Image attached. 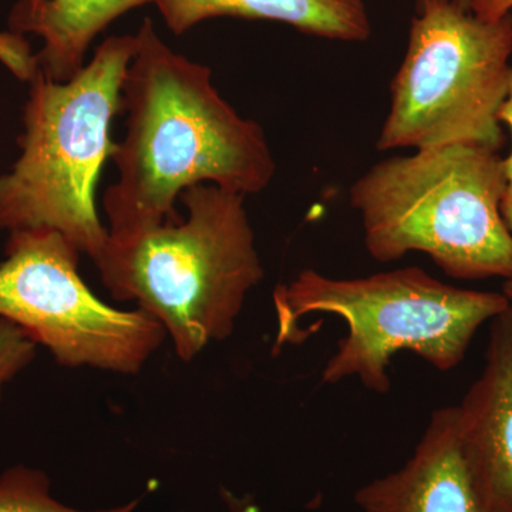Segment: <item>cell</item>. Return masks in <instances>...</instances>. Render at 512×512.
Masks as SVG:
<instances>
[{
  "label": "cell",
  "mask_w": 512,
  "mask_h": 512,
  "mask_svg": "<svg viewBox=\"0 0 512 512\" xmlns=\"http://www.w3.org/2000/svg\"><path fill=\"white\" fill-rule=\"evenodd\" d=\"M136 40L121 86L127 133L111 157L119 178L103 198L114 238L177 221L175 204L194 185L247 197L264 191L276 171L264 128L218 93L210 67L165 45L150 18Z\"/></svg>",
  "instance_id": "1"
},
{
  "label": "cell",
  "mask_w": 512,
  "mask_h": 512,
  "mask_svg": "<svg viewBox=\"0 0 512 512\" xmlns=\"http://www.w3.org/2000/svg\"><path fill=\"white\" fill-rule=\"evenodd\" d=\"M187 215L124 238H107L93 259L116 301L136 302L163 325L185 362L234 332L265 269L245 195L214 184L180 195Z\"/></svg>",
  "instance_id": "2"
},
{
  "label": "cell",
  "mask_w": 512,
  "mask_h": 512,
  "mask_svg": "<svg viewBox=\"0 0 512 512\" xmlns=\"http://www.w3.org/2000/svg\"><path fill=\"white\" fill-rule=\"evenodd\" d=\"M505 190L500 153L447 144L380 161L350 187L349 200L376 261L424 252L451 278L511 281Z\"/></svg>",
  "instance_id": "3"
},
{
  "label": "cell",
  "mask_w": 512,
  "mask_h": 512,
  "mask_svg": "<svg viewBox=\"0 0 512 512\" xmlns=\"http://www.w3.org/2000/svg\"><path fill=\"white\" fill-rule=\"evenodd\" d=\"M136 35L110 36L69 82L29 80L20 156L0 175V229H52L94 259L109 238L96 210V185L116 151L111 124L136 52Z\"/></svg>",
  "instance_id": "4"
},
{
  "label": "cell",
  "mask_w": 512,
  "mask_h": 512,
  "mask_svg": "<svg viewBox=\"0 0 512 512\" xmlns=\"http://www.w3.org/2000/svg\"><path fill=\"white\" fill-rule=\"evenodd\" d=\"M278 345L292 342L296 322L313 313L339 316L348 335L322 372L336 384L357 377L370 392L392 389L389 369L407 350L436 369L463 362L477 330L510 308L503 292L444 284L417 266L356 279H336L306 269L274 295Z\"/></svg>",
  "instance_id": "5"
},
{
  "label": "cell",
  "mask_w": 512,
  "mask_h": 512,
  "mask_svg": "<svg viewBox=\"0 0 512 512\" xmlns=\"http://www.w3.org/2000/svg\"><path fill=\"white\" fill-rule=\"evenodd\" d=\"M511 55L512 13L484 19L450 3L419 10L377 150L476 144L500 153Z\"/></svg>",
  "instance_id": "6"
},
{
  "label": "cell",
  "mask_w": 512,
  "mask_h": 512,
  "mask_svg": "<svg viewBox=\"0 0 512 512\" xmlns=\"http://www.w3.org/2000/svg\"><path fill=\"white\" fill-rule=\"evenodd\" d=\"M80 252L52 229L9 232L0 262V319L45 346L60 366L137 375L163 345L147 312L100 301L79 272Z\"/></svg>",
  "instance_id": "7"
},
{
  "label": "cell",
  "mask_w": 512,
  "mask_h": 512,
  "mask_svg": "<svg viewBox=\"0 0 512 512\" xmlns=\"http://www.w3.org/2000/svg\"><path fill=\"white\" fill-rule=\"evenodd\" d=\"M363 512H494L471 467L457 407L431 416L413 457L355 494Z\"/></svg>",
  "instance_id": "8"
},
{
  "label": "cell",
  "mask_w": 512,
  "mask_h": 512,
  "mask_svg": "<svg viewBox=\"0 0 512 512\" xmlns=\"http://www.w3.org/2000/svg\"><path fill=\"white\" fill-rule=\"evenodd\" d=\"M458 410L468 460L494 512H512V308L491 320L483 373Z\"/></svg>",
  "instance_id": "9"
},
{
  "label": "cell",
  "mask_w": 512,
  "mask_h": 512,
  "mask_svg": "<svg viewBox=\"0 0 512 512\" xmlns=\"http://www.w3.org/2000/svg\"><path fill=\"white\" fill-rule=\"evenodd\" d=\"M165 25L184 35L212 18L286 23L306 35L365 42L372 33L365 0H154Z\"/></svg>",
  "instance_id": "10"
},
{
  "label": "cell",
  "mask_w": 512,
  "mask_h": 512,
  "mask_svg": "<svg viewBox=\"0 0 512 512\" xmlns=\"http://www.w3.org/2000/svg\"><path fill=\"white\" fill-rule=\"evenodd\" d=\"M154 0H46L36 9L13 6V33H33L43 40L36 69L52 82L72 80L84 67L89 46L114 20Z\"/></svg>",
  "instance_id": "11"
},
{
  "label": "cell",
  "mask_w": 512,
  "mask_h": 512,
  "mask_svg": "<svg viewBox=\"0 0 512 512\" xmlns=\"http://www.w3.org/2000/svg\"><path fill=\"white\" fill-rule=\"evenodd\" d=\"M137 501L93 512H134ZM0 512H87L66 507L50 495V481L43 471L10 467L0 476Z\"/></svg>",
  "instance_id": "12"
},
{
  "label": "cell",
  "mask_w": 512,
  "mask_h": 512,
  "mask_svg": "<svg viewBox=\"0 0 512 512\" xmlns=\"http://www.w3.org/2000/svg\"><path fill=\"white\" fill-rule=\"evenodd\" d=\"M37 345L18 326L0 319V399L10 382L29 367Z\"/></svg>",
  "instance_id": "13"
},
{
  "label": "cell",
  "mask_w": 512,
  "mask_h": 512,
  "mask_svg": "<svg viewBox=\"0 0 512 512\" xmlns=\"http://www.w3.org/2000/svg\"><path fill=\"white\" fill-rule=\"evenodd\" d=\"M500 121L501 124H505L511 131L512 137V64L510 70V83H508L507 99H505L503 107L500 110ZM504 171L505 178H507V190H505L503 200V217L507 222L508 228H510L512 234V147L508 157L504 158Z\"/></svg>",
  "instance_id": "14"
},
{
  "label": "cell",
  "mask_w": 512,
  "mask_h": 512,
  "mask_svg": "<svg viewBox=\"0 0 512 512\" xmlns=\"http://www.w3.org/2000/svg\"><path fill=\"white\" fill-rule=\"evenodd\" d=\"M473 13L484 19H500L512 13V0H480Z\"/></svg>",
  "instance_id": "15"
},
{
  "label": "cell",
  "mask_w": 512,
  "mask_h": 512,
  "mask_svg": "<svg viewBox=\"0 0 512 512\" xmlns=\"http://www.w3.org/2000/svg\"><path fill=\"white\" fill-rule=\"evenodd\" d=\"M478 2L480 0H434V3H450V5L456 6L458 9L466 10V12H473Z\"/></svg>",
  "instance_id": "16"
},
{
  "label": "cell",
  "mask_w": 512,
  "mask_h": 512,
  "mask_svg": "<svg viewBox=\"0 0 512 512\" xmlns=\"http://www.w3.org/2000/svg\"><path fill=\"white\" fill-rule=\"evenodd\" d=\"M46 0H19L18 3H16V6H19V8L22 9H36L39 8L40 5H43Z\"/></svg>",
  "instance_id": "17"
},
{
  "label": "cell",
  "mask_w": 512,
  "mask_h": 512,
  "mask_svg": "<svg viewBox=\"0 0 512 512\" xmlns=\"http://www.w3.org/2000/svg\"><path fill=\"white\" fill-rule=\"evenodd\" d=\"M503 293L507 296L508 302L512 308V279L511 281H504Z\"/></svg>",
  "instance_id": "18"
},
{
  "label": "cell",
  "mask_w": 512,
  "mask_h": 512,
  "mask_svg": "<svg viewBox=\"0 0 512 512\" xmlns=\"http://www.w3.org/2000/svg\"><path fill=\"white\" fill-rule=\"evenodd\" d=\"M416 2H417V8H419V10H421L423 8H426V6L433 5L434 0H416Z\"/></svg>",
  "instance_id": "19"
}]
</instances>
